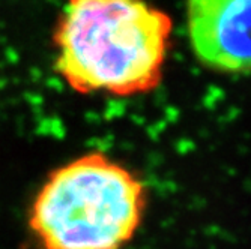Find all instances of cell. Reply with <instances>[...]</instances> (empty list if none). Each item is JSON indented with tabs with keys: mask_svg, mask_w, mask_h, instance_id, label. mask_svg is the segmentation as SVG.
Returning a JSON list of instances; mask_svg holds the SVG:
<instances>
[{
	"mask_svg": "<svg viewBox=\"0 0 251 249\" xmlns=\"http://www.w3.org/2000/svg\"><path fill=\"white\" fill-rule=\"evenodd\" d=\"M172 33V17L146 0H65L54 71L81 95H145L163 80Z\"/></svg>",
	"mask_w": 251,
	"mask_h": 249,
	"instance_id": "1",
	"label": "cell"
},
{
	"mask_svg": "<svg viewBox=\"0 0 251 249\" xmlns=\"http://www.w3.org/2000/svg\"><path fill=\"white\" fill-rule=\"evenodd\" d=\"M187 29L193 53L204 68L251 72V0H188Z\"/></svg>",
	"mask_w": 251,
	"mask_h": 249,
	"instance_id": "3",
	"label": "cell"
},
{
	"mask_svg": "<svg viewBox=\"0 0 251 249\" xmlns=\"http://www.w3.org/2000/svg\"><path fill=\"white\" fill-rule=\"evenodd\" d=\"M146 201L139 176L90 152L49 176L29 225L42 249H122L139 231Z\"/></svg>",
	"mask_w": 251,
	"mask_h": 249,
	"instance_id": "2",
	"label": "cell"
}]
</instances>
